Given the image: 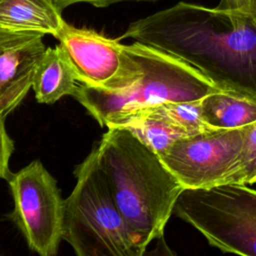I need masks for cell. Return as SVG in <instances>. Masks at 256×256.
I'll return each instance as SVG.
<instances>
[{
	"instance_id": "1",
	"label": "cell",
	"mask_w": 256,
	"mask_h": 256,
	"mask_svg": "<svg viewBox=\"0 0 256 256\" xmlns=\"http://www.w3.org/2000/svg\"><path fill=\"white\" fill-rule=\"evenodd\" d=\"M157 48L197 69L217 89L256 102V13L177 4L132 22L118 38Z\"/></svg>"
},
{
	"instance_id": "2",
	"label": "cell",
	"mask_w": 256,
	"mask_h": 256,
	"mask_svg": "<svg viewBox=\"0 0 256 256\" xmlns=\"http://www.w3.org/2000/svg\"><path fill=\"white\" fill-rule=\"evenodd\" d=\"M113 199L141 250L162 238L184 189L159 155L123 127H108L95 146Z\"/></svg>"
},
{
	"instance_id": "3",
	"label": "cell",
	"mask_w": 256,
	"mask_h": 256,
	"mask_svg": "<svg viewBox=\"0 0 256 256\" xmlns=\"http://www.w3.org/2000/svg\"><path fill=\"white\" fill-rule=\"evenodd\" d=\"M221 91L197 69L140 42L124 45L117 74L102 87L78 84L73 97L101 125L134 110L167 102L197 101Z\"/></svg>"
},
{
	"instance_id": "4",
	"label": "cell",
	"mask_w": 256,
	"mask_h": 256,
	"mask_svg": "<svg viewBox=\"0 0 256 256\" xmlns=\"http://www.w3.org/2000/svg\"><path fill=\"white\" fill-rule=\"evenodd\" d=\"M76 184L64 199L62 238L78 256H141L99 164L96 148L75 169Z\"/></svg>"
},
{
	"instance_id": "5",
	"label": "cell",
	"mask_w": 256,
	"mask_h": 256,
	"mask_svg": "<svg viewBox=\"0 0 256 256\" xmlns=\"http://www.w3.org/2000/svg\"><path fill=\"white\" fill-rule=\"evenodd\" d=\"M173 214L222 252L256 256V190L245 184L183 189Z\"/></svg>"
},
{
	"instance_id": "6",
	"label": "cell",
	"mask_w": 256,
	"mask_h": 256,
	"mask_svg": "<svg viewBox=\"0 0 256 256\" xmlns=\"http://www.w3.org/2000/svg\"><path fill=\"white\" fill-rule=\"evenodd\" d=\"M240 128H212L170 144L159 157L184 189L235 183L241 168Z\"/></svg>"
},
{
	"instance_id": "7",
	"label": "cell",
	"mask_w": 256,
	"mask_h": 256,
	"mask_svg": "<svg viewBox=\"0 0 256 256\" xmlns=\"http://www.w3.org/2000/svg\"><path fill=\"white\" fill-rule=\"evenodd\" d=\"M14 201L11 219L28 247L41 256L57 254L63 232L64 199L57 182L39 160L7 179Z\"/></svg>"
},
{
	"instance_id": "8",
	"label": "cell",
	"mask_w": 256,
	"mask_h": 256,
	"mask_svg": "<svg viewBox=\"0 0 256 256\" xmlns=\"http://www.w3.org/2000/svg\"><path fill=\"white\" fill-rule=\"evenodd\" d=\"M56 38L78 82L102 87L119 71L123 44L65 22Z\"/></svg>"
},
{
	"instance_id": "9",
	"label": "cell",
	"mask_w": 256,
	"mask_h": 256,
	"mask_svg": "<svg viewBox=\"0 0 256 256\" xmlns=\"http://www.w3.org/2000/svg\"><path fill=\"white\" fill-rule=\"evenodd\" d=\"M43 34L0 27V116L5 118L32 88L46 46Z\"/></svg>"
},
{
	"instance_id": "10",
	"label": "cell",
	"mask_w": 256,
	"mask_h": 256,
	"mask_svg": "<svg viewBox=\"0 0 256 256\" xmlns=\"http://www.w3.org/2000/svg\"><path fill=\"white\" fill-rule=\"evenodd\" d=\"M64 23L62 11L52 0H0L1 28L56 38Z\"/></svg>"
},
{
	"instance_id": "11",
	"label": "cell",
	"mask_w": 256,
	"mask_h": 256,
	"mask_svg": "<svg viewBox=\"0 0 256 256\" xmlns=\"http://www.w3.org/2000/svg\"><path fill=\"white\" fill-rule=\"evenodd\" d=\"M105 126L128 129L158 155L177 139L188 136L157 105L117 115L109 119Z\"/></svg>"
},
{
	"instance_id": "12",
	"label": "cell",
	"mask_w": 256,
	"mask_h": 256,
	"mask_svg": "<svg viewBox=\"0 0 256 256\" xmlns=\"http://www.w3.org/2000/svg\"><path fill=\"white\" fill-rule=\"evenodd\" d=\"M78 84L60 45L46 48L32 83L36 100L42 104H53L66 95L73 96Z\"/></svg>"
},
{
	"instance_id": "13",
	"label": "cell",
	"mask_w": 256,
	"mask_h": 256,
	"mask_svg": "<svg viewBox=\"0 0 256 256\" xmlns=\"http://www.w3.org/2000/svg\"><path fill=\"white\" fill-rule=\"evenodd\" d=\"M201 114L212 128H240L256 121V102L237 94L216 91L200 100Z\"/></svg>"
},
{
	"instance_id": "14",
	"label": "cell",
	"mask_w": 256,
	"mask_h": 256,
	"mask_svg": "<svg viewBox=\"0 0 256 256\" xmlns=\"http://www.w3.org/2000/svg\"><path fill=\"white\" fill-rule=\"evenodd\" d=\"M157 106L164 115L188 136L212 129L203 120L200 100L167 102Z\"/></svg>"
},
{
	"instance_id": "15",
	"label": "cell",
	"mask_w": 256,
	"mask_h": 256,
	"mask_svg": "<svg viewBox=\"0 0 256 256\" xmlns=\"http://www.w3.org/2000/svg\"><path fill=\"white\" fill-rule=\"evenodd\" d=\"M243 149L241 168L236 184L256 183V121L241 127Z\"/></svg>"
},
{
	"instance_id": "16",
	"label": "cell",
	"mask_w": 256,
	"mask_h": 256,
	"mask_svg": "<svg viewBox=\"0 0 256 256\" xmlns=\"http://www.w3.org/2000/svg\"><path fill=\"white\" fill-rule=\"evenodd\" d=\"M4 119L0 116V179L7 180L11 174L9 160L14 151V143L6 131Z\"/></svg>"
},
{
	"instance_id": "17",
	"label": "cell",
	"mask_w": 256,
	"mask_h": 256,
	"mask_svg": "<svg viewBox=\"0 0 256 256\" xmlns=\"http://www.w3.org/2000/svg\"><path fill=\"white\" fill-rule=\"evenodd\" d=\"M52 1L62 11L66 7L71 6L73 4H78V3H86L98 8H102V7H108L112 4H117L121 2H157L159 0H52Z\"/></svg>"
},
{
	"instance_id": "18",
	"label": "cell",
	"mask_w": 256,
	"mask_h": 256,
	"mask_svg": "<svg viewBox=\"0 0 256 256\" xmlns=\"http://www.w3.org/2000/svg\"><path fill=\"white\" fill-rule=\"evenodd\" d=\"M218 8L248 9V0H220Z\"/></svg>"
},
{
	"instance_id": "19",
	"label": "cell",
	"mask_w": 256,
	"mask_h": 256,
	"mask_svg": "<svg viewBox=\"0 0 256 256\" xmlns=\"http://www.w3.org/2000/svg\"><path fill=\"white\" fill-rule=\"evenodd\" d=\"M248 9L256 13V0H248Z\"/></svg>"
}]
</instances>
